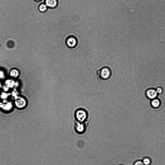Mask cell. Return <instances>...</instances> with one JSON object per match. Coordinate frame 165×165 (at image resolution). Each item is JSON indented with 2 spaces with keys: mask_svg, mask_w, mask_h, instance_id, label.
<instances>
[{
  "mask_svg": "<svg viewBox=\"0 0 165 165\" xmlns=\"http://www.w3.org/2000/svg\"><path fill=\"white\" fill-rule=\"evenodd\" d=\"M134 165H144L142 161H139L136 162Z\"/></svg>",
  "mask_w": 165,
  "mask_h": 165,
  "instance_id": "cell-11",
  "label": "cell"
},
{
  "mask_svg": "<svg viewBox=\"0 0 165 165\" xmlns=\"http://www.w3.org/2000/svg\"><path fill=\"white\" fill-rule=\"evenodd\" d=\"M47 6L46 4H42L40 5L39 7V9L42 12L45 11L47 9Z\"/></svg>",
  "mask_w": 165,
  "mask_h": 165,
  "instance_id": "cell-8",
  "label": "cell"
},
{
  "mask_svg": "<svg viewBox=\"0 0 165 165\" xmlns=\"http://www.w3.org/2000/svg\"><path fill=\"white\" fill-rule=\"evenodd\" d=\"M37 0V1H38V0Z\"/></svg>",
  "mask_w": 165,
  "mask_h": 165,
  "instance_id": "cell-12",
  "label": "cell"
},
{
  "mask_svg": "<svg viewBox=\"0 0 165 165\" xmlns=\"http://www.w3.org/2000/svg\"><path fill=\"white\" fill-rule=\"evenodd\" d=\"M45 4L47 6L53 8L56 6L57 2L56 0H46Z\"/></svg>",
  "mask_w": 165,
  "mask_h": 165,
  "instance_id": "cell-6",
  "label": "cell"
},
{
  "mask_svg": "<svg viewBox=\"0 0 165 165\" xmlns=\"http://www.w3.org/2000/svg\"><path fill=\"white\" fill-rule=\"evenodd\" d=\"M77 124L76 127V131L78 133H81L84 130V126L83 124Z\"/></svg>",
  "mask_w": 165,
  "mask_h": 165,
  "instance_id": "cell-7",
  "label": "cell"
},
{
  "mask_svg": "<svg viewBox=\"0 0 165 165\" xmlns=\"http://www.w3.org/2000/svg\"><path fill=\"white\" fill-rule=\"evenodd\" d=\"M66 43L68 46L70 47H73L76 45L77 41L75 38L70 37L67 39Z\"/></svg>",
  "mask_w": 165,
  "mask_h": 165,
  "instance_id": "cell-4",
  "label": "cell"
},
{
  "mask_svg": "<svg viewBox=\"0 0 165 165\" xmlns=\"http://www.w3.org/2000/svg\"><path fill=\"white\" fill-rule=\"evenodd\" d=\"M87 112L83 109L78 110L76 114L77 119L80 121H84L86 120L87 117Z\"/></svg>",
  "mask_w": 165,
  "mask_h": 165,
  "instance_id": "cell-2",
  "label": "cell"
},
{
  "mask_svg": "<svg viewBox=\"0 0 165 165\" xmlns=\"http://www.w3.org/2000/svg\"><path fill=\"white\" fill-rule=\"evenodd\" d=\"M151 104L153 107L156 108L159 106L160 103L159 99L156 98L151 100Z\"/></svg>",
  "mask_w": 165,
  "mask_h": 165,
  "instance_id": "cell-5",
  "label": "cell"
},
{
  "mask_svg": "<svg viewBox=\"0 0 165 165\" xmlns=\"http://www.w3.org/2000/svg\"><path fill=\"white\" fill-rule=\"evenodd\" d=\"M142 162L144 165H149L150 163V161L149 158H146L143 159Z\"/></svg>",
  "mask_w": 165,
  "mask_h": 165,
  "instance_id": "cell-9",
  "label": "cell"
},
{
  "mask_svg": "<svg viewBox=\"0 0 165 165\" xmlns=\"http://www.w3.org/2000/svg\"><path fill=\"white\" fill-rule=\"evenodd\" d=\"M97 77L99 79L106 80L110 78L112 75L111 68L108 66H104L98 69L96 72Z\"/></svg>",
  "mask_w": 165,
  "mask_h": 165,
  "instance_id": "cell-1",
  "label": "cell"
},
{
  "mask_svg": "<svg viewBox=\"0 0 165 165\" xmlns=\"http://www.w3.org/2000/svg\"><path fill=\"white\" fill-rule=\"evenodd\" d=\"M147 97L149 99L152 100L157 98L158 94L155 89H150L147 90L146 92Z\"/></svg>",
  "mask_w": 165,
  "mask_h": 165,
  "instance_id": "cell-3",
  "label": "cell"
},
{
  "mask_svg": "<svg viewBox=\"0 0 165 165\" xmlns=\"http://www.w3.org/2000/svg\"><path fill=\"white\" fill-rule=\"evenodd\" d=\"M155 90L158 94H161L163 92V90L160 87H157Z\"/></svg>",
  "mask_w": 165,
  "mask_h": 165,
  "instance_id": "cell-10",
  "label": "cell"
}]
</instances>
